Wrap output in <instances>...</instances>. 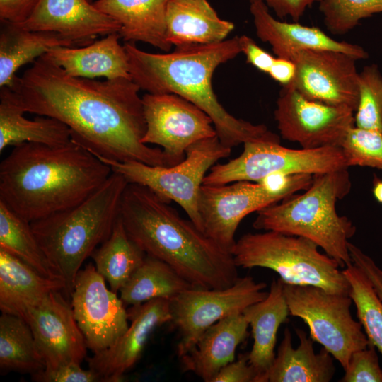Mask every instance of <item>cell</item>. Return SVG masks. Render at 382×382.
Wrapping results in <instances>:
<instances>
[{
	"mask_svg": "<svg viewBox=\"0 0 382 382\" xmlns=\"http://www.w3.org/2000/svg\"><path fill=\"white\" fill-rule=\"evenodd\" d=\"M58 46L76 47L60 34L30 30L19 24L1 21L0 87L12 88L20 67L42 57Z\"/></svg>",
	"mask_w": 382,
	"mask_h": 382,
	"instance_id": "obj_29",
	"label": "cell"
},
{
	"mask_svg": "<svg viewBox=\"0 0 382 382\" xmlns=\"http://www.w3.org/2000/svg\"><path fill=\"white\" fill-rule=\"evenodd\" d=\"M283 289L290 316L304 321L310 337L330 352L344 370L354 352L371 344L361 323L351 314L352 300L349 295L312 285L283 283Z\"/></svg>",
	"mask_w": 382,
	"mask_h": 382,
	"instance_id": "obj_9",
	"label": "cell"
},
{
	"mask_svg": "<svg viewBox=\"0 0 382 382\" xmlns=\"http://www.w3.org/2000/svg\"><path fill=\"white\" fill-rule=\"evenodd\" d=\"M60 291L51 292L29 309L25 319L45 361V369L69 363L81 364L86 357L84 336L71 304Z\"/></svg>",
	"mask_w": 382,
	"mask_h": 382,
	"instance_id": "obj_17",
	"label": "cell"
},
{
	"mask_svg": "<svg viewBox=\"0 0 382 382\" xmlns=\"http://www.w3.org/2000/svg\"><path fill=\"white\" fill-rule=\"evenodd\" d=\"M266 287V283L245 276L227 288L191 287L170 300V323L179 334L178 357L190 352L211 325L265 299L268 294L263 291Z\"/></svg>",
	"mask_w": 382,
	"mask_h": 382,
	"instance_id": "obj_11",
	"label": "cell"
},
{
	"mask_svg": "<svg viewBox=\"0 0 382 382\" xmlns=\"http://www.w3.org/2000/svg\"><path fill=\"white\" fill-rule=\"evenodd\" d=\"M351 187L347 169L314 175L303 193L257 212L253 227L308 238L345 267L352 263L348 243L356 227L337 214L336 202L349 193Z\"/></svg>",
	"mask_w": 382,
	"mask_h": 382,
	"instance_id": "obj_6",
	"label": "cell"
},
{
	"mask_svg": "<svg viewBox=\"0 0 382 382\" xmlns=\"http://www.w3.org/2000/svg\"><path fill=\"white\" fill-rule=\"evenodd\" d=\"M348 168L339 146L292 149L277 141H247L238 157L214 165L202 185H218L242 180L258 183L276 173L314 175Z\"/></svg>",
	"mask_w": 382,
	"mask_h": 382,
	"instance_id": "obj_10",
	"label": "cell"
},
{
	"mask_svg": "<svg viewBox=\"0 0 382 382\" xmlns=\"http://www.w3.org/2000/svg\"><path fill=\"white\" fill-rule=\"evenodd\" d=\"M212 382H257V374L248 362V354H241L221 369Z\"/></svg>",
	"mask_w": 382,
	"mask_h": 382,
	"instance_id": "obj_40",
	"label": "cell"
},
{
	"mask_svg": "<svg viewBox=\"0 0 382 382\" xmlns=\"http://www.w3.org/2000/svg\"><path fill=\"white\" fill-rule=\"evenodd\" d=\"M234 24L220 18L207 0H169L166 13L167 40L175 47L222 42Z\"/></svg>",
	"mask_w": 382,
	"mask_h": 382,
	"instance_id": "obj_24",
	"label": "cell"
},
{
	"mask_svg": "<svg viewBox=\"0 0 382 382\" xmlns=\"http://www.w3.org/2000/svg\"><path fill=\"white\" fill-rule=\"evenodd\" d=\"M270 76L282 86L289 85L296 74V66L291 59L277 57L268 72Z\"/></svg>",
	"mask_w": 382,
	"mask_h": 382,
	"instance_id": "obj_44",
	"label": "cell"
},
{
	"mask_svg": "<svg viewBox=\"0 0 382 382\" xmlns=\"http://www.w3.org/2000/svg\"><path fill=\"white\" fill-rule=\"evenodd\" d=\"M349 285V296L357 308V314L371 345L382 354V301L367 276L354 264L342 270Z\"/></svg>",
	"mask_w": 382,
	"mask_h": 382,
	"instance_id": "obj_34",
	"label": "cell"
},
{
	"mask_svg": "<svg viewBox=\"0 0 382 382\" xmlns=\"http://www.w3.org/2000/svg\"><path fill=\"white\" fill-rule=\"evenodd\" d=\"M231 153V148L224 146L215 136L190 146L185 159L170 167L151 166L137 161L121 162L93 154L128 183L145 186L165 201L179 204L204 232L198 204L204 178L217 161Z\"/></svg>",
	"mask_w": 382,
	"mask_h": 382,
	"instance_id": "obj_8",
	"label": "cell"
},
{
	"mask_svg": "<svg viewBox=\"0 0 382 382\" xmlns=\"http://www.w3.org/2000/svg\"><path fill=\"white\" fill-rule=\"evenodd\" d=\"M130 323L111 347L87 358L88 367L100 382H118L138 361L153 332L170 323V300L156 299L128 310Z\"/></svg>",
	"mask_w": 382,
	"mask_h": 382,
	"instance_id": "obj_18",
	"label": "cell"
},
{
	"mask_svg": "<svg viewBox=\"0 0 382 382\" xmlns=\"http://www.w3.org/2000/svg\"><path fill=\"white\" fill-rule=\"evenodd\" d=\"M242 313L253 337L248 362L257 372V382H268V372L275 357L277 331L290 315L282 281L274 279L267 297L246 307Z\"/></svg>",
	"mask_w": 382,
	"mask_h": 382,
	"instance_id": "obj_25",
	"label": "cell"
},
{
	"mask_svg": "<svg viewBox=\"0 0 382 382\" xmlns=\"http://www.w3.org/2000/svg\"><path fill=\"white\" fill-rule=\"evenodd\" d=\"M105 280L89 262L78 272L70 294L75 319L93 353L112 346L129 325L124 303Z\"/></svg>",
	"mask_w": 382,
	"mask_h": 382,
	"instance_id": "obj_14",
	"label": "cell"
},
{
	"mask_svg": "<svg viewBox=\"0 0 382 382\" xmlns=\"http://www.w3.org/2000/svg\"><path fill=\"white\" fill-rule=\"evenodd\" d=\"M141 98L146 122L141 142L162 147L175 165L185 159L190 146L217 136L209 116L180 96L147 93Z\"/></svg>",
	"mask_w": 382,
	"mask_h": 382,
	"instance_id": "obj_12",
	"label": "cell"
},
{
	"mask_svg": "<svg viewBox=\"0 0 382 382\" xmlns=\"http://www.w3.org/2000/svg\"><path fill=\"white\" fill-rule=\"evenodd\" d=\"M88 1H89L90 2H91V3H92V1H93V0H88Z\"/></svg>",
	"mask_w": 382,
	"mask_h": 382,
	"instance_id": "obj_47",
	"label": "cell"
},
{
	"mask_svg": "<svg viewBox=\"0 0 382 382\" xmlns=\"http://www.w3.org/2000/svg\"><path fill=\"white\" fill-rule=\"evenodd\" d=\"M318 8L327 30L344 35L362 19L382 13V0H319Z\"/></svg>",
	"mask_w": 382,
	"mask_h": 382,
	"instance_id": "obj_36",
	"label": "cell"
},
{
	"mask_svg": "<svg viewBox=\"0 0 382 382\" xmlns=\"http://www.w3.org/2000/svg\"><path fill=\"white\" fill-rule=\"evenodd\" d=\"M66 291L65 282L45 277L0 248V309L25 321L28 311L51 292Z\"/></svg>",
	"mask_w": 382,
	"mask_h": 382,
	"instance_id": "obj_23",
	"label": "cell"
},
{
	"mask_svg": "<svg viewBox=\"0 0 382 382\" xmlns=\"http://www.w3.org/2000/svg\"><path fill=\"white\" fill-rule=\"evenodd\" d=\"M0 248L14 255L42 275L63 280L48 262L35 236L30 223L1 201Z\"/></svg>",
	"mask_w": 382,
	"mask_h": 382,
	"instance_id": "obj_33",
	"label": "cell"
},
{
	"mask_svg": "<svg viewBox=\"0 0 382 382\" xmlns=\"http://www.w3.org/2000/svg\"><path fill=\"white\" fill-rule=\"evenodd\" d=\"M25 112L18 93L8 86L1 87L0 153L23 143L61 146L71 141V131L62 122L42 115L30 120Z\"/></svg>",
	"mask_w": 382,
	"mask_h": 382,
	"instance_id": "obj_26",
	"label": "cell"
},
{
	"mask_svg": "<svg viewBox=\"0 0 382 382\" xmlns=\"http://www.w3.org/2000/svg\"><path fill=\"white\" fill-rule=\"evenodd\" d=\"M169 0H97L101 12L120 25L119 35L126 42L140 41L164 52L172 45L167 40L166 13Z\"/></svg>",
	"mask_w": 382,
	"mask_h": 382,
	"instance_id": "obj_27",
	"label": "cell"
},
{
	"mask_svg": "<svg viewBox=\"0 0 382 382\" xmlns=\"http://www.w3.org/2000/svg\"><path fill=\"white\" fill-rule=\"evenodd\" d=\"M11 89L25 112L62 122L72 139L96 154L121 162L174 166L163 149L141 142L146 131L142 98L130 79L74 77L42 56Z\"/></svg>",
	"mask_w": 382,
	"mask_h": 382,
	"instance_id": "obj_1",
	"label": "cell"
},
{
	"mask_svg": "<svg viewBox=\"0 0 382 382\" xmlns=\"http://www.w3.org/2000/svg\"><path fill=\"white\" fill-rule=\"evenodd\" d=\"M250 4L257 36L271 46L277 57L291 59L299 51L327 50L346 53L357 60L369 57L368 52L360 45L336 40L315 26L277 20L262 1Z\"/></svg>",
	"mask_w": 382,
	"mask_h": 382,
	"instance_id": "obj_20",
	"label": "cell"
},
{
	"mask_svg": "<svg viewBox=\"0 0 382 382\" xmlns=\"http://www.w3.org/2000/svg\"><path fill=\"white\" fill-rule=\"evenodd\" d=\"M131 79L152 94L173 93L205 112L220 141L232 149L253 141L280 142L279 137L262 124L255 125L231 115L219 102L212 83L216 69L241 52L240 37L222 42L175 47L167 54H153L124 44Z\"/></svg>",
	"mask_w": 382,
	"mask_h": 382,
	"instance_id": "obj_4",
	"label": "cell"
},
{
	"mask_svg": "<svg viewBox=\"0 0 382 382\" xmlns=\"http://www.w3.org/2000/svg\"><path fill=\"white\" fill-rule=\"evenodd\" d=\"M299 342L294 348L288 328L268 372V382H329L335 373L333 357L324 347L318 353L314 341L299 328H296Z\"/></svg>",
	"mask_w": 382,
	"mask_h": 382,
	"instance_id": "obj_28",
	"label": "cell"
},
{
	"mask_svg": "<svg viewBox=\"0 0 382 382\" xmlns=\"http://www.w3.org/2000/svg\"><path fill=\"white\" fill-rule=\"evenodd\" d=\"M231 253L238 267L268 268L284 284L349 295V285L339 263L308 238L273 231L249 233L236 241Z\"/></svg>",
	"mask_w": 382,
	"mask_h": 382,
	"instance_id": "obj_7",
	"label": "cell"
},
{
	"mask_svg": "<svg viewBox=\"0 0 382 382\" xmlns=\"http://www.w3.org/2000/svg\"><path fill=\"white\" fill-rule=\"evenodd\" d=\"M364 272L370 280L378 296L382 301V270L375 262H370L364 267Z\"/></svg>",
	"mask_w": 382,
	"mask_h": 382,
	"instance_id": "obj_45",
	"label": "cell"
},
{
	"mask_svg": "<svg viewBox=\"0 0 382 382\" xmlns=\"http://www.w3.org/2000/svg\"><path fill=\"white\" fill-rule=\"evenodd\" d=\"M120 217L129 238L146 255L168 264L192 286L224 289L239 277L230 251L148 187L127 185Z\"/></svg>",
	"mask_w": 382,
	"mask_h": 382,
	"instance_id": "obj_3",
	"label": "cell"
},
{
	"mask_svg": "<svg viewBox=\"0 0 382 382\" xmlns=\"http://www.w3.org/2000/svg\"><path fill=\"white\" fill-rule=\"evenodd\" d=\"M192 286L166 262L146 255L120 290L125 306H135L156 299L171 300Z\"/></svg>",
	"mask_w": 382,
	"mask_h": 382,
	"instance_id": "obj_30",
	"label": "cell"
},
{
	"mask_svg": "<svg viewBox=\"0 0 382 382\" xmlns=\"http://www.w3.org/2000/svg\"><path fill=\"white\" fill-rule=\"evenodd\" d=\"M19 25L30 30L57 33L76 47L93 42L98 35L119 33L121 28L88 0H40L29 18Z\"/></svg>",
	"mask_w": 382,
	"mask_h": 382,
	"instance_id": "obj_19",
	"label": "cell"
},
{
	"mask_svg": "<svg viewBox=\"0 0 382 382\" xmlns=\"http://www.w3.org/2000/svg\"><path fill=\"white\" fill-rule=\"evenodd\" d=\"M40 0H0L1 21L21 24L33 13Z\"/></svg>",
	"mask_w": 382,
	"mask_h": 382,
	"instance_id": "obj_41",
	"label": "cell"
},
{
	"mask_svg": "<svg viewBox=\"0 0 382 382\" xmlns=\"http://www.w3.org/2000/svg\"><path fill=\"white\" fill-rule=\"evenodd\" d=\"M348 166H367L382 170V134L371 129L350 127L338 146Z\"/></svg>",
	"mask_w": 382,
	"mask_h": 382,
	"instance_id": "obj_37",
	"label": "cell"
},
{
	"mask_svg": "<svg viewBox=\"0 0 382 382\" xmlns=\"http://www.w3.org/2000/svg\"><path fill=\"white\" fill-rule=\"evenodd\" d=\"M376 347H367L354 352L349 361L341 382H382V369Z\"/></svg>",
	"mask_w": 382,
	"mask_h": 382,
	"instance_id": "obj_38",
	"label": "cell"
},
{
	"mask_svg": "<svg viewBox=\"0 0 382 382\" xmlns=\"http://www.w3.org/2000/svg\"><path fill=\"white\" fill-rule=\"evenodd\" d=\"M354 125L382 134V74L376 64L359 72V98Z\"/></svg>",
	"mask_w": 382,
	"mask_h": 382,
	"instance_id": "obj_35",
	"label": "cell"
},
{
	"mask_svg": "<svg viewBox=\"0 0 382 382\" xmlns=\"http://www.w3.org/2000/svg\"><path fill=\"white\" fill-rule=\"evenodd\" d=\"M146 254L128 236L119 216L110 236L91 255L97 271L120 291Z\"/></svg>",
	"mask_w": 382,
	"mask_h": 382,
	"instance_id": "obj_31",
	"label": "cell"
},
{
	"mask_svg": "<svg viewBox=\"0 0 382 382\" xmlns=\"http://www.w3.org/2000/svg\"><path fill=\"white\" fill-rule=\"evenodd\" d=\"M274 114L281 137L304 149L338 146L354 125L352 108L310 100L289 85L282 86Z\"/></svg>",
	"mask_w": 382,
	"mask_h": 382,
	"instance_id": "obj_13",
	"label": "cell"
},
{
	"mask_svg": "<svg viewBox=\"0 0 382 382\" xmlns=\"http://www.w3.org/2000/svg\"><path fill=\"white\" fill-rule=\"evenodd\" d=\"M249 323L243 313L226 316L208 328L195 347L179 358L183 371L212 382L224 366L235 360L238 345L248 337Z\"/></svg>",
	"mask_w": 382,
	"mask_h": 382,
	"instance_id": "obj_22",
	"label": "cell"
},
{
	"mask_svg": "<svg viewBox=\"0 0 382 382\" xmlns=\"http://www.w3.org/2000/svg\"><path fill=\"white\" fill-rule=\"evenodd\" d=\"M257 1L265 3L280 19L289 16L294 22H298L308 8L319 1V0H250V2Z\"/></svg>",
	"mask_w": 382,
	"mask_h": 382,
	"instance_id": "obj_42",
	"label": "cell"
},
{
	"mask_svg": "<svg viewBox=\"0 0 382 382\" xmlns=\"http://www.w3.org/2000/svg\"><path fill=\"white\" fill-rule=\"evenodd\" d=\"M291 60L296 74L289 86L310 100L355 111L359 98L355 58L339 51L307 50L297 52Z\"/></svg>",
	"mask_w": 382,
	"mask_h": 382,
	"instance_id": "obj_16",
	"label": "cell"
},
{
	"mask_svg": "<svg viewBox=\"0 0 382 382\" xmlns=\"http://www.w3.org/2000/svg\"><path fill=\"white\" fill-rule=\"evenodd\" d=\"M288 197L271 192L261 183L250 181L202 185L198 204L204 232L231 252L236 230L247 215Z\"/></svg>",
	"mask_w": 382,
	"mask_h": 382,
	"instance_id": "obj_15",
	"label": "cell"
},
{
	"mask_svg": "<svg viewBox=\"0 0 382 382\" xmlns=\"http://www.w3.org/2000/svg\"><path fill=\"white\" fill-rule=\"evenodd\" d=\"M128 183L112 171L86 199L67 209L30 223L32 230L52 268L71 294L83 262L111 234L120 212Z\"/></svg>",
	"mask_w": 382,
	"mask_h": 382,
	"instance_id": "obj_5",
	"label": "cell"
},
{
	"mask_svg": "<svg viewBox=\"0 0 382 382\" xmlns=\"http://www.w3.org/2000/svg\"><path fill=\"white\" fill-rule=\"evenodd\" d=\"M118 33L83 47L58 46L42 56L74 77L130 79L127 54Z\"/></svg>",
	"mask_w": 382,
	"mask_h": 382,
	"instance_id": "obj_21",
	"label": "cell"
},
{
	"mask_svg": "<svg viewBox=\"0 0 382 382\" xmlns=\"http://www.w3.org/2000/svg\"><path fill=\"white\" fill-rule=\"evenodd\" d=\"M0 368L31 374L45 368L29 325L20 317L4 313L0 316Z\"/></svg>",
	"mask_w": 382,
	"mask_h": 382,
	"instance_id": "obj_32",
	"label": "cell"
},
{
	"mask_svg": "<svg viewBox=\"0 0 382 382\" xmlns=\"http://www.w3.org/2000/svg\"><path fill=\"white\" fill-rule=\"evenodd\" d=\"M372 193L376 200L382 204V180L376 175L373 180Z\"/></svg>",
	"mask_w": 382,
	"mask_h": 382,
	"instance_id": "obj_46",
	"label": "cell"
},
{
	"mask_svg": "<svg viewBox=\"0 0 382 382\" xmlns=\"http://www.w3.org/2000/svg\"><path fill=\"white\" fill-rule=\"evenodd\" d=\"M239 37L241 52L245 54L246 62L259 71L268 74L275 57L248 36L241 35Z\"/></svg>",
	"mask_w": 382,
	"mask_h": 382,
	"instance_id": "obj_43",
	"label": "cell"
},
{
	"mask_svg": "<svg viewBox=\"0 0 382 382\" xmlns=\"http://www.w3.org/2000/svg\"><path fill=\"white\" fill-rule=\"evenodd\" d=\"M38 382H100L98 376L91 369H83L81 364H64L54 369H44L32 374Z\"/></svg>",
	"mask_w": 382,
	"mask_h": 382,
	"instance_id": "obj_39",
	"label": "cell"
},
{
	"mask_svg": "<svg viewBox=\"0 0 382 382\" xmlns=\"http://www.w3.org/2000/svg\"><path fill=\"white\" fill-rule=\"evenodd\" d=\"M111 173L74 139L61 146L23 143L0 163V201L31 223L78 204Z\"/></svg>",
	"mask_w": 382,
	"mask_h": 382,
	"instance_id": "obj_2",
	"label": "cell"
}]
</instances>
